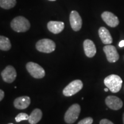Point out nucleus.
<instances>
[{"instance_id":"obj_1","label":"nucleus","mask_w":124,"mask_h":124,"mask_svg":"<svg viewBox=\"0 0 124 124\" xmlns=\"http://www.w3.org/2000/svg\"><path fill=\"white\" fill-rule=\"evenodd\" d=\"M104 84L111 92L116 93L120 91L121 89L122 80L118 75L112 74L105 78Z\"/></svg>"},{"instance_id":"obj_2","label":"nucleus","mask_w":124,"mask_h":124,"mask_svg":"<svg viewBox=\"0 0 124 124\" xmlns=\"http://www.w3.org/2000/svg\"><path fill=\"white\" fill-rule=\"evenodd\" d=\"M10 26L13 31L17 32H25L30 28L31 24L27 18L23 16L15 17L11 21Z\"/></svg>"},{"instance_id":"obj_3","label":"nucleus","mask_w":124,"mask_h":124,"mask_svg":"<svg viewBox=\"0 0 124 124\" xmlns=\"http://www.w3.org/2000/svg\"><path fill=\"white\" fill-rule=\"evenodd\" d=\"M80 113V106L78 103L71 105L64 115V121L69 124H73L78 118Z\"/></svg>"},{"instance_id":"obj_4","label":"nucleus","mask_w":124,"mask_h":124,"mask_svg":"<svg viewBox=\"0 0 124 124\" xmlns=\"http://www.w3.org/2000/svg\"><path fill=\"white\" fill-rule=\"evenodd\" d=\"M37 50L43 53L49 54L55 50L56 44L54 41L49 39L40 40L36 44Z\"/></svg>"},{"instance_id":"obj_5","label":"nucleus","mask_w":124,"mask_h":124,"mask_svg":"<svg viewBox=\"0 0 124 124\" xmlns=\"http://www.w3.org/2000/svg\"><path fill=\"white\" fill-rule=\"evenodd\" d=\"M26 69L29 74L36 79H41L44 77L45 70L40 65L34 62H28L26 65Z\"/></svg>"},{"instance_id":"obj_6","label":"nucleus","mask_w":124,"mask_h":124,"mask_svg":"<svg viewBox=\"0 0 124 124\" xmlns=\"http://www.w3.org/2000/svg\"><path fill=\"white\" fill-rule=\"evenodd\" d=\"M83 85L80 80H75L71 82L63 89V94L66 97H71L75 95L83 88Z\"/></svg>"},{"instance_id":"obj_7","label":"nucleus","mask_w":124,"mask_h":124,"mask_svg":"<svg viewBox=\"0 0 124 124\" xmlns=\"http://www.w3.org/2000/svg\"><path fill=\"white\" fill-rule=\"evenodd\" d=\"M1 77L4 82L11 83L15 81L17 77V72L12 66H7L1 72Z\"/></svg>"},{"instance_id":"obj_8","label":"nucleus","mask_w":124,"mask_h":124,"mask_svg":"<svg viewBox=\"0 0 124 124\" xmlns=\"http://www.w3.org/2000/svg\"><path fill=\"white\" fill-rule=\"evenodd\" d=\"M103 51L106 54L107 60L110 63H114L119 59V54L117 49L111 45H106L103 47Z\"/></svg>"},{"instance_id":"obj_9","label":"nucleus","mask_w":124,"mask_h":124,"mask_svg":"<svg viewBox=\"0 0 124 124\" xmlns=\"http://www.w3.org/2000/svg\"><path fill=\"white\" fill-rule=\"evenodd\" d=\"M70 23L71 27L74 31H79L82 26V20L79 13L72 10L70 15Z\"/></svg>"},{"instance_id":"obj_10","label":"nucleus","mask_w":124,"mask_h":124,"mask_svg":"<svg viewBox=\"0 0 124 124\" xmlns=\"http://www.w3.org/2000/svg\"><path fill=\"white\" fill-rule=\"evenodd\" d=\"M101 17L108 26L112 28L117 27L120 23L118 18L114 14L110 12H103L101 15Z\"/></svg>"},{"instance_id":"obj_11","label":"nucleus","mask_w":124,"mask_h":124,"mask_svg":"<svg viewBox=\"0 0 124 124\" xmlns=\"http://www.w3.org/2000/svg\"><path fill=\"white\" fill-rule=\"evenodd\" d=\"M105 103L108 108L114 110L120 109L123 106L122 100L116 96L110 95L107 97L105 100Z\"/></svg>"},{"instance_id":"obj_12","label":"nucleus","mask_w":124,"mask_h":124,"mask_svg":"<svg viewBox=\"0 0 124 124\" xmlns=\"http://www.w3.org/2000/svg\"><path fill=\"white\" fill-rule=\"evenodd\" d=\"M83 48L85 55L88 58L94 57L97 52V49L94 43L92 40L89 39L85 40L83 42Z\"/></svg>"},{"instance_id":"obj_13","label":"nucleus","mask_w":124,"mask_h":124,"mask_svg":"<svg viewBox=\"0 0 124 124\" xmlns=\"http://www.w3.org/2000/svg\"><path fill=\"white\" fill-rule=\"evenodd\" d=\"M14 106L20 110L27 108L31 104V98L28 96H22L17 98L14 101Z\"/></svg>"},{"instance_id":"obj_14","label":"nucleus","mask_w":124,"mask_h":124,"mask_svg":"<svg viewBox=\"0 0 124 124\" xmlns=\"http://www.w3.org/2000/svg\"><path fill=\"white\" fill-rule=\"evenodd\" d=\"M98 33L102 42L104 44L109 45L113 43V38L111 34L105 27H101L99 29Z\"/></svg>"},{"instance_id":"obj_15","label":"nucleus","mask_w":124,"mask_h":124,"mask_svg":"<svg viewBox=\"0 0 124 124\" xmlns=\"http://www.w3.org/2000/svg\"><path fill=\"white\" fill-rule=\"evenodd\" d=\"M47 28L51 32L58 34L63 31L64 28V24L61 21H51L47 24Z\"/></svg>"},{"instance_id":"obj_16","label":"nucleus","mask_w":124,"mask_h":124,"mask_svg":"<svg viewBox=\"0 0 124 124\" xmlns=\"http://www.w3.org/2000/svg\"><path fill=\"white\" fill-rule=\"evenodd\" d=\"M43 116L42 111L39 108H35L29 117L28 122L31 124H36L41 120Z\"/></svg>"},{"instance_id":"obj_17","label":"nucleus","mask_w":124,"mask_h":124,"mask_svg":"<svg viewBox=\"0 0 124 124\" xmlns=\"http://www.w3.org/2000/svg\"><path fill=\"white\" fill-rule=\"evenodd\" d=\"M11 43L10 40L7 37L0 36V49L2 51H7L11 48Z\"/></svg>"},{"instance_id":"obj_18","label":"nucleus","mask_w":124,"mask_h":124,"mask_svg":"<svg viewBox=\"0 0 124 124\" xmlns=\"http://www.w3.org/2000/svg\"><path fill=\"white\" fill-rule=\"evenodd\" d=\"M16 4V0H0V7L5 9L13 8Z\"/></svg>"},{"instance_id":"obj_19","label":"nucleus","mask_w":124,"mask_h":124,"mask_svg":"<svg viewBox=\"0 0 124 124\" xmlns=\"http://www.w3.org/2000/svg\"><path fill=\"white\" fill-rule=\"evenodd\" d=\"M29 116L28 115L27 113H21L18 114L15 118V120L17 122H20L22 121L28 120Z\"/></svg>"},{"instance_id":"obj_20","label":"nucleus","mask_w":124,"mask_h":124,"mask_svg":"<svg viewBox=\"0 0 124 124\" xmlns=\"http://www.w3.org/2000/svg\"><path fill=\"white\" fill-rule=\"evenodd\" d=\"M93 119L91 117H87L80 121L78 124H92Z\"/></svg>"},{"instance_id":"obj_21","label":"nucleus","mask_w":124,"mask_h":124,"mask_svg":"<svg viewBox=\"0 0 124 124\" xmlns=\"http://www.w3.org/2000/svg\"><path fill=\"white\" fill-rule=\"evenodd\" d=\"M100 124H114L112 122L109 121L107 119H103V120H101Z\"/></svg>"},{"instance_id":"obj_22","label":"nucleus","mask_w":124,"mask_h":124,"mask_svg":"<svg viewBox=\"0 0 124 124\" xmlns=\"http://www.w3.org/2000/svg\"><path fill=\"white\" fill-rule=\"evenodd\" d=\"M4 95L5 94L4 91L0 89V101H1L3 100V98H4Z\"/></svg>"},{"instance_id":"obj_23","label":"nucleus","mask_w":124,"mask_h":124,"mask_svg":"<svg viewBox=\"0 0 124 124\" xmlns=\"http://www.w3.org/2000/svg\"><path fill=\"white\" fill-rule=\"evenodd\" d=\"M119 46L120 47H123V46H124V40L120 41V43H119Z\"/></svg>"},{"instance_id":"obj_24","label":"nucleus","mask_w":124,"mask_h":124,"mask_svg":"<svg viewBox=\"0 0 124 124\" xmlns=\"http://www.w3.org/2000/svg\"><path fill=\"white\" fill-rule=\"evenodd\" d=\"M104 90H105V91H106V92H108V89L107 87V88H106V89H104Z\"/></svg>"},{"instance_id":"obj_25","label":"nucleus","mask_w":124,"mask_h":124,"mask_svg":"<svg viewBox=\"0 0 124 124\" xmlns=\"http://www.w3.org/2000/svg\"><path fill=\"white\" fill-rule=\"evenodd\" d=\"M123 122H124V113L123 114Z\"/></svg>"},{"instance_id":"obj_26","label":"nucleus","mask_w":124,"mask_h":124,"mask_svg":"<svg viewBox=\"0 0 124 124\" xmlns=\"http://www.w3.org/2000/svg\"><path fill=\"white\" fill-rule=\"evenodd\" d=\"M49 1H55L56 0H49Z\"/></svg>"},{"instance_id":"obj_27","label":"nucleus","mask_w":124,"mask_h":124,"mask_svg":"<svg viewBox=\"0 0 124 124\" xmlns=\"http://www.w3.org/2000/svg\"><path fill=\"white\" fill-rule=\"evenodd\" d=\"M12 124V123H10V124Z\"/></svg>"}]
</instances>
